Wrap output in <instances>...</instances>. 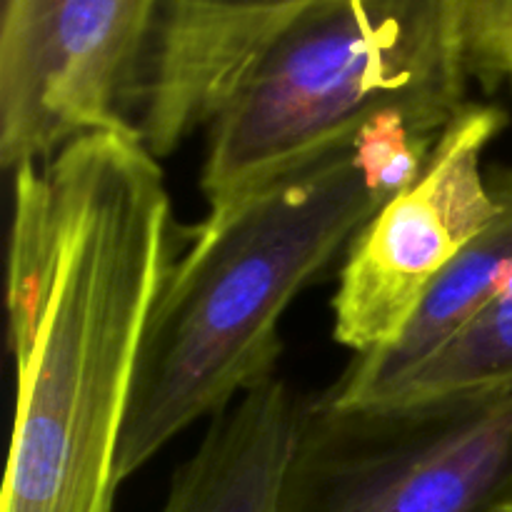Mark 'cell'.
<instances>
[{"label":"cell","mask_w":512,"mask_h":512,"mask_svg":"<svg viewBox=\"0 0 512 512\" xmlns=\"http://www.w3.org/2000/svg\"><path fill=\"white\" fill-rule=\"evenodd\" d=\"M508 125L490 103H468L445 128L428 168L363 225L333 295V338L355 358L393 348L440 275L495 213L483 155Z\"/></svg>","instance_id":"cell-6"},{"label":"cell","mask_w":512,"mask_h":512,"mask_svg":"<svg viewBox=\"0 0 512 512\" xmlns=\"http://www.w3.org/2000/svg\"><path fill=\"white\" fill-rule=\"evenodd\" d=\"M165 173L133 133H90L13 170L3 512H113L150 313L178 258Z\"/></svg>","instance_id":"cell-1"},{"label":"cell","mask_w":512,"mask_h":512,"mask_svg":"<svg viewBox=\"0 0 512 512\" xmlns=\"http://www.w3.org/2000/svg\"><path fill=\"white\" fill-rule=\"evenodd\" d=\"M303 400L273 375L213 415L160 512H278Z\"/></svg>","instance_id":"cell-7"},{"label":"cell","mask_w":512,"mask_h":512,"mask_svg":"<svg viewBox=\"0 0 512 512\" xmlns=\"http://www.w3.org/2000/svg\"><path fill=\"white\" fill-rule=\"evenodd\" d=\"M458 0H165L135 125L155 158L208 128V218L385 110L450 123L468 103Z\"/></svg>","instance_id":"cell-2"},{"label":"cell","mask_w":512,"mask_h":512,"mask_svg":"<svg viewBox=\"0 0 512 512\" xmlns=\"http://www.w3.org/2000/svg\"><path fill=\"white\" fill-rule=\"evenodd\" d=\"M165 0H5L0 160L45 163L90 133H133Z\"/></svg>","instance_id":"cell-5"},{"label":"cell","mask_w":512,"mask_h":512,"mask_svg":"<svg viewBox=\"0 0 512 512\" xmlns=\"http://www.w3.org/2000/svg\"><path fill=\"white\" fill-rule=\"evenodd\" d=\"M512 500V388L338 408L303 400L278 512H498Z\"/></svg>","instance_id":"cell-4"},{"label":"cell","mask_w":512,"mask_h":512,"mask_svg":"<svg viewBox=\"0 0 512 512\" xmlns=\"http://www.w3.org/2000/svg\"><path fill=\"white\" fill-rule=\"evenodd\" d=\"M498 512H512V500H510V503H505L503 508H500Z\"/></svg>","instance_id":"cell-13"},{"label":"cell","mask_w":512,"mask_h":512,"mask_svg":"<svg viewBox=\"0 0 512 512\" xmlns=\"http://www.w3.org/2000/svg\"><path fill=\"white\" fill-rule=\"evenodd\" d=\"M512 388V280L430 355L385 405Z\"/></svg>","instance_id":"cell-9"},{"label":"cell","mask_w":512,"mask_h":512,"mask_svg":"<svg viewBox=\"0 0 512 512\" xmlns=\"http://www.w3.org/2000/svg\"><path fill=\"white\" fill-rule=\"evenodd\" d=\"M193 3L233 5V8H243V5H280V3H295V0H193Z\"/></svg>","instance_id":"cell-11"},{"label":"cell","mask_w":512,"mask_h":512,"mask_svg":"<svg viewBox=\"0 0 512 512\" xmlns=\"http://www.w3.org/2000/svg\"><path fill=\"white\" fill-rule=\"evenodd\" d=\"M495 213L440 275L403 338L383 353L355 358L323 393L338 408H378L438 353L473 315L512 280V163L495 168Z\"/></svg>","instance_id":"cell-8"},{"label":"cell","mask_w":512,"mask_h":512,"mask_svg":"<svg viewBox=\"0 0 512 512\" xmlns=\"http://www.w3.org/2000/svg\"><path fill=\"white\" fill-rule=\"evenodd\" d=\"M470 78L495 90L512 60V0H458Z\"/></svg>","instance_id":"cell-10"},{"label":"cell","mask_w":512,"mask_h":512,"mask_svg":"<svg viewBox=\"0 0 512 512\" xmlns=\"http://www.w3.org/2000/svg\"><path fill=\"white\" fill-rule=\"evenodd\" d=\"M443 133L408 110H385L345 143L188 230L140 348L120 483L190 425L273 378L285 310L423 175Z\"/></svg>","instance_id":"cell-3"},{"label":"cell","mask_w":512,"mask_h":512,"mask_svg":"<svg viewBox=\"0 0 512 512\" xmlns=\"http://www.w3.org/2000/svg\"><path fill=\"white\" fill-rule=\"evenodd\" d=\"M503 83H510V85H512V60L508 63V68H505V78H503Z\"/></svg>","instance_id":"cell-12"}]
</instances>
